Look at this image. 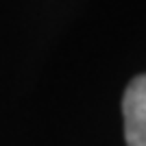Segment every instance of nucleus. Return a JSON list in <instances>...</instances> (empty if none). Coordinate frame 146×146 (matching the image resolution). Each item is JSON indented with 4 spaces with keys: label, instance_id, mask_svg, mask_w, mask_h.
Returning a JSON list of instances; mask_svg holds the SVG:
<instances>
[{
    "label": "nucleus",
    "instance_id": "obj_1",
    "mask_svg": "<svg viewBox=\"0 0 146 146\" xmlns=\"http://www.w3.org/2000/svg\"><path fill=\"white\" fill-rule=\"evenodd\" d=\"M127 146H146V74L129 83L122 98Z\"/></svg>",
    "mask_w": 146,
    "mask_h": 146
}]
</instances>
